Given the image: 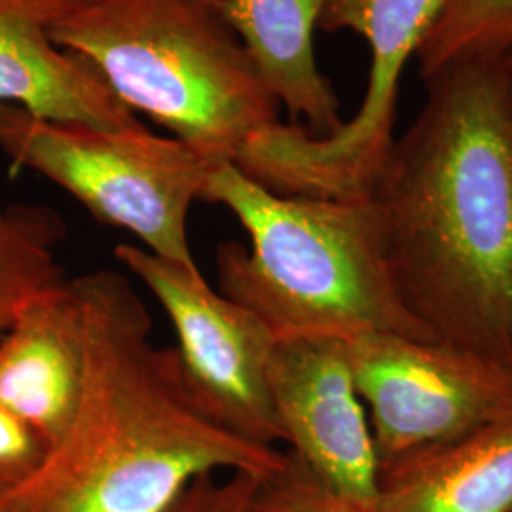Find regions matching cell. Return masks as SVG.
Returning <instances> with one entry per match:
<instances>
[{
    "label": "cell",
    "mask_w": 512,
    "mask_h": 512,
    "mask_svg": "<svg viewBox=\"0 0 512 512\" xmlns=\"http://www.w3.org/2000/svg\"><path fill=\"white\" fill-rule=\"evenodd\" d=\"M342 342L380 467L512 414V365L393 332L368 330Z\"/></svg>",
    "instance_id": "obj_7"
},
{
    "label": "cell",
    "mask_w": 512,
    "mask_h": 512,
    "mask_svg": "<svg viewBox=\"0 0 512 512\" xmlns=\"http://www.w3.org/2000/svg\"><path fill=\"white\" fill-rule=\"evenodd\" d=\"M268 384L291 452L336 494L374 512L380 463L342 338L277 340Z\"/></svg>",
    "instance_id": "obj_9"
},
{
    "label": "cell",
    "mask_w": 512,
    "mask_h": 512,
    "mask_svg": "<svg viewBox=\"0 0 512 512\" xmlns=\"http://www.w3.org/2000/svg\"><path fill=\"white\" fill-rule=\"evenodd\" d=\"M262 478L264 476L241 471L230 473L222 480L217 475L200 476L190 482L165 512H251Z\"/></svg>",
    "instance_id": "obj_18"
},
{
    "label": "cell",
    "mask_w": 512,
    "mask_h": 512,
    "mask_svg": "<svg viewBox=\"0 0 512 512\" xmlns=\"http://www.w3.org/2000/svg\"><path fill=\"white\" fill-rule=\"evenodd\" d=\"M256 71L291 124L308 120L315 137L344 124L340 101L317 67L313 35L329 0H217Z\"/></svg>",
    "instance_id": "obj_13"
},
{
    "label": "cell",
    "mask_w": 512,
    "mask_h": 512,
    "mask_svg": "<svg viewBox=\"0 0 512 512\" xmlns=\"http://www.w3.org/2000/svg\"><path fill=\"white\" fill-rule=\"evenodd\" d=\"M505 61H507V69H509V76H511L512 82V46L505 52Z\"/></svg>",
    "instance_id": "obj_19"
},
{
    "label": "cell",
    "mask_w": 512,
    "mask_h": 512,
    "mask_svg": "<svg viewBox=\"0 0 512 512\" xmlns=\"http://www.w3.org/2000/svg\"><path fill=\"white\" fill-rule=\"evenodd\" d=\"M203 202L232 211L251 239L217 249L222 294L285 338H348L378 330L435 340L395 289L370 198L279 196L230 162L209 175Z\"/></svg>",
    "instance_id": "obj_3"
},
{
    "label": "cell",
    "mask_w": 512,
    "mask_h": 512,
    "mask_svg": "<svg viewBox=\"0 0 512 512\" xmlns=\"http://www.w3.org/2000/svg\"><path fill=\"white\" fill-rule=\"evenodd\" d=\"M48 446L37 433L0 406V497L21 488L42 467Z\"/></svg>",
    "instance_id": "obj_17"
},
{
    "label": "cell",
    "mask_w": 512,
    "mask_h": 512,
    "mask_svg": "<svg viewBox=\"0 0 512 512\" xmlns=\"http://www.w3.org/2000/svg\"><path fill=\"white\" fill-rule=\"evenodd\" d=\"M67 287L84 357L80 403L37 473L0 497V512H165L200 476H268L283 463L285 452L205 414L124 275L99 270Z\"/></svg>",
    "instance_id": "obj_2"
},
{
    "label": "cell",
    "mask_w": 512,
    "mask_h": 512,
    "mask_svg": "<svg viewBox=\"0 0 512 512\" xmlns=\"http://www.w3.org/2000/svg\"><path fill=\"white\" fill-rule=\"evenodd\" d=\"M0 150L12 169H31L61 186L95 219L128 230L150 253L200 270L188 241V213L219 164L181 139L147 128L52 122L0 103Z\"/></svg>",
    "instance_id": "obj_5"
},
{
    "label": "cell",
    "mask_w": 512,
    "mask_h": 512,
    "mask_svg": "<svg viewBox=\"0 0 512 512\" xmlns=\"http://www.w3.org/2000/svg\"><path fill=\"white\" fill-rule=\"evenodd\" d=\"M446 0H329L319 29L351 31L370 48L361 107L334 133L315 137L300 124L277 122L239 152L234 165L279 196L359 200L395 143L399 84Z\"/></svg>",
    "instance_id": "obj_6"
},
{
    "label": "cell",
    "mask_w": 512,
    "mask_h": 512,
    "mask_svg": "<svg viewBox=\"0 0 512 512\" xmlns=\"http://www.w3.org/2000/svg\"><path fill=\"white\" fill-rule=\"evenodd\" d=\"M65 234V222L50 207L0 205V334L67 281L55 255Z\"/></svg>",
    "instance_id": "obj_14"
},
{
    "label": "cell",
    "mask_w": 512,
    "mask_h": 512,
    "mask_svg": "<svg viewBox=\"0 0 512 512\" xmlns=\"http://www.w3.org/2000/svg\"><path fill=\"white\" fill-rule=\"evenodd\" d=\"M67 281L38 298L0 334V406L25 421L48 452L65 437L84 382V357Z\"/></svg>",
    "instance_id": "obj_11"
},
{
    "label": "cell",
    "mask_w": 512,
    "mask_h": 512,
    "mask_svg": "<svg viewBox=\"0 0 512 512\" xmlns=\"http://www.w3.org/2000/svg\"><path fill=\"white\" fill-rule=\"evenodd\" d=\"M374 512H512V414L380 467Z\"/></svg>",
    "instance_id": "obj_12"
},
{
    "label": "cell",
    "mask_w": 512,
    "mask_h": 512,
    "mask_svg": "<svg viewBox=\"0 0 512 512\" xmlns=\"http://www.w3.org/2000/svg\"><path fill=\"white\" fill-rule=\"evenodd\" d=\"M71 0H0V103L110 131L147 128L92 65L57 48L50 27Z\"/></svg>",
    "instance_id": "obj_10"
},
{
    "label": "cell",
    "mask_w": 512,
    "mask_h": 512,
    "mask_svg": "<svg viewBox=\"0 0 512 512\" xmlns=\"http://www.w3.org/2000/svg\"><path fill=\"white\" fill-rule=\"evenodd\" d=\"M251 512H372L336 494L310 467L285 452L274 473L258 482Z\"/></svg>",
    "instance_id": "obj_16"
},
{
    "label": "cell",
    "mask_w": 512,
    "mask_h": 512,
    "mask_svg": "<svg viewBox=\"0 0 512 512\" xmlns=\"http://www.w3.org/2000/svg\"><path fill=\"white\" fill-rule=\"evenodd\" d=\"M512 46V0H446L418 52L421 78L463 57L505 54Z\"/></svg>",
    "instance_id": "obj_15"
},
{
    "label": "cell",
    "mask_w": 512,
    "mask_h": 512,
    "mask_svg": "<svg viewBox=\"0 0 512 512\" xmlns=\"http://www.w3.org/2000/svg\"><path fill=\"white\" fill-rule=\"evenodd\" d=\"M48 33L57 48L86 59L129 110L215 164H234L281 122L217 0H71Z\"/></svg>",
    "instance_id": "obj_4"
},
{
    "label": "cell",
    "mask_w": 512,
    "mask_h": 512,
    "mask_svg": "<svg viewBox=\"0 0 512 512\" xmlns=\"http://www.w3.org/2000/svg\"><path fill=\"white\" fill-rule=\"evenodd\" d=\"M427 101L368 196L408 313L444 344L512 365V82L505 54L425 78Z\"/></svg>",
    "instance_id": "obj_1"
},
{
    "label": "cell",
    "mask_w": 512,
    "mask_h": 512,
    "mask_svg": "<svg viewBox=\"0 0 512 512\" xmlns=\"http://www.w3.org/2000/svg\"><path fill=\"white\" fill-rule=\"evenodd\" d=\"M116 258L137 275L169 315L190 393L228 433L258 446L283 442L270 399L277 338L253 311L215 293L200 270L135 245Z\"/></svg>",
    "instance_id": "obj_8"
}]
</instances>
